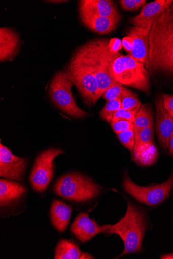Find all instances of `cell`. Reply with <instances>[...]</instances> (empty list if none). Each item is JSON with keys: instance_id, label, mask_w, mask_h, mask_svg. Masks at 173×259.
Masks as SVG:
<instances>
[{"instance_id": "obj_1", "label": "cell", "mask_w": 173, "mask_h": 259, "mask_svg": "<svg viewBox=\"0 0 173 259\" xmlns=\"http://www.w3.org/2000/svg\"><path fill=\"white\" fill-rule=\"evenodd\" d=\"M107 39H93L82 45L73 55L86 64L92 70L97 80L99 97L117 81L112 73V66L119 52H112Z\"/></svg>"}, {"instance_id": "obj_2", "label": "cell", "mask_w": 173, "mask_h": 259, "mask_svg": "<svg viewBox=\"0 0 173 259\" xmlns=\"http://www.w3.org/2000/svg\"><path fill=\"white\" fill-rule=\"evenodd\" d=\"M148 60L150 69L173 74V13L170 7L152 26Z\"/></svg>"}, {"instance_id": "obj_3", "label": "cell", "mask_w": 173, "mask_h": 259, "mask_svg": "<svg viewBox=\"0 0 173 259\" xmlns=\"http://www.w3.org/2000/svg\"><path fill=\"white\" fill-rule=\"evenodd\" d=\"M148 222L144 211L131 201L128 202L127 212L116 224L102 226L103 233L108 236L116 234L125 244V248L117 258L140 252Z\"/></svg>"}, {"instance_id": "obj_4", "label": "cell", "mask_w": 173, "mask_h": 259, "mask_svg": "<svg viewBox=\"0 0 173 259\" xmlns=\"http://www.w3.org/2000/svg\"><path fill=\"white\" fill-rule=\"evenodd\" d=\"M103 187L78 172L60 177L53 187V192L67 201L84 203L93 200L102 192Z\"/></svg>"}, {"instance_id": "obj_5", "label": "cell", "mask_w": 173, "mask_h": 259, "mask_svg": "<svg viewBox=\"0 0 173 259\" xmlns=\"http://www.w3.org/2000/svg\"><path fill=\"white\" fill-rule=\"evenodd\" d=\"M115 79L123 85L135 88L150 94L151 83L149 74L144 65L130 55L116 59L112 66Z\"/></svg>"}, {"instance_id": "obj_6", "label": "cell", "mask_w": 173, "mask_h": 259, "mask_svg": "<svg viewBox=\"0 0 173 259\" xmlns=\"http://www.w3.org/2000/svg\"><path fill=\"white\" fill-rule=\"evenodd\" d=\"M65 72L87 104H94L100 98L95 76L89 67L82 61L73 56Z\"/></svg>"}, {"instance_id": "obj_7", "label": "cell", "mask_w": 173, "mask_h": 259, "mask_svg": "<svg viewBox=\"0 0 173 259\" xmlns=\"http://www.w3.org/2000/svg\"><path fill=\"white\" fill-rule=\"evenodd\" d=\"M73 84L66 72L59 71L55 75L49 86V96L54 104L64 112L74 118H83L87 113L74 100L71 92Z\"/></svg>"}, {"instance_id": "obj_8", "label": "cell", "mask_w": 173, "mask_h": 259, "mask_svg": "<svg viewBox=\"0 0 173 259\" xmlns=\"http://www.w3.org/2000/svg\"><path fill=\"white\" fill-rule=\"evenodd\" d=\"M123 187L127 193L139 202L148 206H155L169 196L173 187V171L165 182L148 187L137 185L127 174L123 179Z\"/></svg>"}, {"instance_id": "obj_9", "label": "cell", "mask_w": 173, "mask_h": 259, "mask_svg": "<svg viewBox=\"0 0 173 259\" xmlns=\"http://www.w3.org/2000/svg\"><path fill=\"white\" fill-rule=\"evenodd\" d=\"M64 152L58 149L46 150L37 157L30 176L33 189L37 193H44L54 176V160Z\"/></svg>"}, {"instance_id": "obj_10", "label": "cell", "mask_w": 173, "mask_h": 259, "mask_svg": "<svg viewBox=\"0 0 173 259\" xmlns=\"http://www.w3.org/2000/svg\"><path fill=\"white\" fill-rule=\"evenodd\" d=\"M28 166V160L14 155L7 147L0 145V176L20 182L23 180Z\"/></svg>"}, {"instance_id": "obj_11", "label": "cell", "mask_w": 173, "mask_h": 259, "mask_svg": "<svg viewBox=\"0 0 173 259\" xmlns=\"http://www.w3.org/2000/svg\"><path fill=\"white\" fill-rule=\"evenodd\" d=\"M172 3V0H156L146 4L143 7L139 15L131 18L129 23L134 27L141 28L153 26Z\"/></svg>"}, {"instance_id": "obj_12", "label": "cell", "mask_w": 173, "mask_h": 259, "mask_svg": "<svg viewBox=\"0 0 173 259\" xmlns=\"http://www.w3.org/2000/svg\"><path fill=\"white\" fill-rule=\"evenodd\" d=\"M152 26L145 28L130 27L128 30L127 36L132 38L134 41V48L130 56L136 61L143 64L150 69L148 54H149V34Z\"/></svg>"}, {"instance_id": "obj_13", "label": "cell", "mask_w": 173, "mask_h": 259, "mask_svg": "<svg viewBox=\"0 0 173 259\" xmlns=\"http://www.w3.org/2000/svg\"><path fill=\"white\" fill-rule=\"evenodd\" d=\"M27 193L25 186L17 181L0 180V207L2 210L11 208L22 200Z\"/></svg>"}, {"instance_id": "obj_14", "label": "cell", "mask_w": 173, "mask_h": 259, "mask_svg": "<svg viewBox=\"0 0 173 259\" xmlns=\"http://www.w3.org/2000/svg\"><path fill=\"white\" fill-rule=\"evenodd\" d=\"M70 232L81 243H86L100 233L102 227L87 213L80 214L71 225Z\"/></svg>"}, {"instance_id": "obj_15", "label": "cell", "mask_w": 173, "mask_h": 259, "mask_svg": "<svg viewBox=\"0 0 173 259\" xmlns=\"http://www.w3.org/2000/svg\"><path fill=\"white\" fill-rule=\"evenodd\" d=\"M156 128L160 145L165 150L168 149L169 140L173 132V119L163 106V95L159 94L155 101Z\"/></svg>"}, {"instance_id": "obj_16", "label": "cell", "mask_w": 173, "mask_h": 259, "mask_svg": "<svg viewBox=\"0 0 173 259\" xmlns=\"http://www.w3.org/2000/svg\"><path fill=\"white\" fill-rule=\"evenodd\" d=\"M80 14L108 17L120 20V14L110 0H82L79 3Z\"/></svg>"}, {"instance_id": "obj_17", "label": "cell", "mask_w": 173, "mask_h": 259, "mask_svg": "<svg viewBox=\"0 0 173 259\" xmlns=\"http://www.w3.org/2000/svg\"><path fill=\"white\" fill-rule=\"evenodd\" d=\"M18 36L12 30L7 28L0 29V61L12 60L19 50Z\"/></svg>"}, {"instance_id": "obj_18", "label": "cell", "mask_w": 173, "mask_h": 259, "mask_svg": "<svg viewBox=\"0 0 173 259\" xmlns=\"http://www.w3.org/2000/svg\"><path fill=\"white\" fill-rule=\"evenodd\" d=\"M83 24L89 30L103 35L108 34L116 28L119 20L87 14H80Z\"/></svg>"}, {"instance_id": "obj_19", "label": "cell", "mask_w": 173, "mask_h": 259, "mask_svg": "<svg viewBox=\"0 0 173 259\" xmlns=\"http://www.w3.org/2000/svg\"><path fill=\"white\" fill-rule=\"evenodd\" d=\"M72 208L62 201L55 199L50 210L51 222L59 233H64L70 223Z\"/></svg>"}, {"instance_id": "obj_20", "label": "cell", "mask_w": 173, "mask_h": 259, "mask_svg": "<svg viewBox=\"0 0 173 259\" xmlns=\"http://www.w3.org/2000/svg\"><path fill=\"white\" fill-rule=\"evenodd\" d=\"M55 259L94 258L87 253L81 251L77 242L71 239H62L55 249Z\"/></svg>"}, {"instance_id": "obj_21", "label": "cell", "mask_w": 173, "mask_h": 259, "mask_svg": "<svg viewBox=\"0 0 173 259\" xmlns=\"http://www.w3.org/2000/svg\"><path fill=\"white\" fill-rule=\"evenodd\" d=\"M133 124L135 133L154 125L153 112L149 104H145L141 106L135 115Z\"/></svg>"}, {"instance_id": "obj_22", "label": "cell", "mask_w": 173, "mask_h": 259, "mask_svg": "<svg viewBox=\"0 0 173 259\" xmlns=\"http://www.w3.org/2000/svg\"><path fill=\"white\" fill-rule=\"evenodd\" d=\"M128 97H137V95L121 84H115L110 87L103 94L102 97L107 101H109L116 99L122 101Z\"/></svg>"}, {"instance_id": "obj_23", "label": "cell", "mask_w": 173, "mask_h": 259, "mask_svg": "<svg viewBox=\"0 0 173 259\" xmlns=\"http://www.w3.org/2000/svg\"><path fill=\"white\" fill-rule=\"evenodd\" d=\"M121 108V101L116 99L107 101L105 107L100 112L101 119L111 123L114 114Z\"/></svg>"}, {"instance_id": "obj_24", "label": "cell", "mask_w": 173, "mask_h": 259, "mask_svg": "<svg viewBox=\"0 0 173 259\" xmlns=\"http://www.w3.org/2000/svg\"><path fill=\"white\" fill-rule=\"evenodd\" d=\"M154 127L152 125L135 133V141L134 148L154 142Z\"/></svg>"}, {"instance_id": "obj_25", "label": "cell", "mask_w": 173, "mask_h": 259, "mask_svg": "<svg viewBox=\"0 0 173 259\" xmlns=\"http://www.w3.org/2000/svg\"><path fill=\"white\" fill-rule=\"evenodd\" d=\"M117 136L121 143L132 152L135 141V133L134 130L122 132L117 134Z\"/></svg>"}, {"instance_id": "obj_26", "label": "cell", "mask_w": 173, "mask_h": 259, "mask_svg": "<svg viewBox=\"0 0 173 259\" xmlns=\"http://www.w3.org/2000/svg\"><path fill=\"white\" fill-rule=\"evenodd\" d=\"M141 102L137 97H128L121 101V108L136 115L141 107Z\"/></svg>"}, {"instance_id": "obj_27", "label": "cell", "mask_w": 173, "mask_h": 259, "mask_svg": "<svg viewBox=\"0 0 173 259\" xmlns=\"http://www.w3.org/2000/svg\"><path fill=\"white\" fill-rule=\"evenodd\" d=\"M118 2L123 10L132 11L144 6L147 2L146 0H120Z\"/></svg>"}, {"instance_id": "obj_28", "label": "cell", "mask_w": 173, "mask_h": 259, "mask_svg": "<svg viewBox=\"0 0 173 259\" xmlns=\"http://www.w3.org/2000/svg\"><path fill=\"white\" fill-rule=\"evenodd\" d=\"M135 115L129 111L121 108L114 115L112 122L117 121H127L134 123Z\"/></svg>"}, {"instance_id": "obj_29", "label": "cell", "mask_w": 173, "mask_h": 259, "mask_svg": "<svg viewBox=\"0 0 173 259\" xmlns=\"http://www.w3.org/2000/svg\"><path fill=\"white\" fill-rule=\"evenodd\" d=\"M113 131L117 134L122 132L134 130V124L127 121H117L111 123Z\"/></svg>"}, {"instance_id": "obj_30", "label": "cell", "mask_w": 173, "mask_h": 259, "mask_svg": "<svg viewBox=\"0 0 173 259\" xmlns=\"http://www.w3.org/2000/svg\"><path fill=\"white\" fill-rule=\"evenodd\" d=\"M163 106L167 113L173 119V95L163 94Z\"/></svg>"}, {"instance_id": "obj_31", "label": "cell", "mask_w": 173, "mask_h": 259, "mask_svg": "<svg viewBox=\"0 0 173 259\" xmlns=\"http://www.w3.org/2000/svg\"><path fill=\"white\" fill-rule=\"evenodd\" d=\"M122 45L129 55L132 52L134 48V41L132 38L127 36L122 40Z\"/></svg>"}, {"instance_id": "obj_32", "label": "cell", "mask_w": 173, "mask_h": 259, "mask_svg": "<svg viewBox=\"0 0 173 259\" xmlns=\"http://www.w3.org/2000/svg\"><path fill=\"white\" fill-rule=\"evenodd\" d=\"M110 50L114 53H118L121 50L122 42L117 38H113L109 42Z\"/></svg>"}, {"instance_id": "obj_33", "label": "cell", "mask_w": 173, "mask_h": 259, "mask_svg": "<svg viewBox=\"0 0 173 259\" xmlns=\"http://www.w3.org/2000/svg\"><path fill=\"white\" fill-rule=\"evenodd\" d=\"M168 150L170 155L173 156V132L170 138Z\"/></svg>"}, {"instance_id": "obj_34", "label": "cell", "mask_w": 173, "mask_h": 259, "mask_svg": "<svg viewBox=\"0 0 173 259\" xmlns=\"http://www.w3.org/2000/svg\"><path fill=\"white\" fill-rule=\"evenodd\" d=\"M160 258L172 259L173 258V253H169V254H163L160 256Z\"/></svg>"}, {"instance_id": "obj_35", "label": "cell", "mask_w": 173, "mask_h": 259, "mask_svg": "<svg viewBox=\"0 0 173 259\" xmlns=\"http://www.w3.org/2000/svg\"><path fill=\"white\" fill-rule=\"evenodd\" d=\"M48 2L49 3H62V2H65V1H48Z\"/></svg>"}, {"instance_id": "obj_36", "label": "cell", "mask_w": 173, "mask_h": 259, "mask_svg": "<svg viewBox=\"0 0 173 259\" xmlns=\"http://www.w3.org/2000/svg\"><path fill=\"white\" fill-rule=\"evenodd\" d=\"M170 10H171V11H172V12L173 13V3L171 5V6L170 7Z\"/></svg>"}]
</instances>
